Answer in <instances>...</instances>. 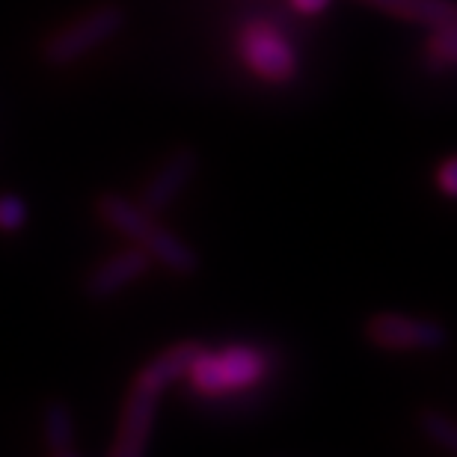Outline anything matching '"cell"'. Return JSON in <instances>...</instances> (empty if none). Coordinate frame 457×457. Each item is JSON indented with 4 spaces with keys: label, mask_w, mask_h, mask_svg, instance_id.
<instances>
[{
    "label": "cell",
    "mask_w": 457,
    "mask_h": 457,
    "mask_svg": "<svg viewBox=\"0 0 457 457\" xmlns=\"http://www.w3.org/2000/svg\"><path fill=\"white\" fill-rule=\"evenodd\" d=\"M416 428L428 443L436 445V449L457 454V419L454 416L443 413V410L425 407V410H419Z\"/></svg>",
    "instance_id": "obj_12"
},
{
    "label": "cell",
    "mask_w": 457,
    "mask_h": 457,
    "mask_svg": "<svg viewBox=\"0 0 457 457\" xmlns=\"http://www.w3.org/2000/svg\"><path fill=\"white\" fill-rule=\"evenodd\" d=\"M273 369L270 353L259 345L232 342L208 351L203 347L187 371V383L203 398H232L268 380Z\"/></svg>",
    "instance_id": "obj_2"
},
{
    "label": "cell",
    "mask_w": 457,
    "mask_h": 457,
    "mask_svg": "<svg viewBox=\"0 0 457 457\" xmlns=\"http://www.w3.org/2000/svg\"><path fill=\"white\" fill-rule=\"evenodd\" d=\"M291 9H295L297 15L303 18H315V15H324L327 9H330L333 0H288Z\"/></svg>",
    "instance_id": "obj_16"
},
{
    "label": "cell",
    "mask_w": 457,
    "mask_h": 457,
    "mask_svg": "<svg viewBox=\"0 0 457 457\" xmlns=\"http://www.w3.org/2000/svg\"><path fill=\"white\" fill-rule=\"evenodd\" d=\"M161 395L131 383L128 395L122 401V413H119L116 434L111 443L113 457H143L152 445L154 419H158Z\"/></svg>",
    "instance_id": "obj_6"
},
{
    "label": "cell",
    "mask_w": 457,
    "mask_h": 457,
    "mask_svg": "<svg viewBox=\"0 0 457 457\" xmlns=\"http://www.w3.org/2000/svg\"><path fill=\"white\" fill-rule=\"evenodd\" d=\"M362 4L428 30L457 21V0H362Z\"/></svg>",
    "instance_id": "obj_10"
},
{
    "label": "cell",
    "mask_w": 457,
    "mask_h": 457,
    "mask_svg": "<svg viewBox=\"0 0 457 457\" xmlns=\"http://www.w3.org/2000/svg\"><path fill=\"white\" fill-rule=\"evenodd\" d=\"M436 187L445 199H457V154L445 158L440 167H436Z\"/></svg>",
    "instance_id": "obj_15"
},
{
    "label": "cell",
    "mask_w": 457,
    "mask_h": 457,
    "mask_svg": "<svg viewBox=\"0 0 457 457\" xmlns=\"http://www.w3.org/2000/svg\"><path fill=\"white\" fill-rule=\"evenodd\" d=\"M365 339L389 353H434L449 345V330L431 318L378 312L365 321Z\"/></svg>",
    "instance_id": "obj_5"
},
{
    "label": "cell",
    "mask_w": 457,
    "mask_h": 457,
    "mask_svg": "<svg viewBox=\"0 0 457 457\" xmlns=\"http://www.w3.org/2000/svg\"><path fill=\"white\" fill-rule=\"evenodd\" d=\"M196 172H199V154L190 149V145H181V149L170 152L167 158L158 163V170L152 172V179L143 185L140 205L154 217L163 214L181 194H185L190 181L196 179Z\"/></svg>",
    "instance_id": "obj_8"
},
{
    "label": "cell",
    "mask_w": 457,
    "mask_h": 457,
    "mask_svg": "<svg viewBox=\"0 0 457 457\" xmlns=\"http://www.w3.org/2000/svg\"><path fill=\"white\" fill-rule=\"evenodd\" d=\"M128 21L125 9L119 4H102L89 9L87 15H80L78 21L66 24L62 30L51 33L42 45V60L51 69H66L75 66L80 57H87L89 51L98 45L111 42L113 36L122 30Z\"/></svg>",
    "instance_id": "obj_4"
},
{
    "label": "cell",
    "mask_w": 457,
    "mask_h": 457,
    "mask_svg": "<svg viewBox=\"0 0 457 457\" xmlns=\"http://www.w3.org/2000/svg\"><path fill=\"white\" fill-rule=\"evenodd\" d=\"M152 268V255L143 246H125L113 255H107L104 262H98L84 279V297L93 303H104L116 295H122L128 286H134L137 279H143Z\"/></svg>",
    "instance_id": "obj_7"
},
{
    "label": "cell",
    "mask_w": 457,
    "mask_h": 457,
    "mask_svg": "<svg viewBox=\"0 0 457 457\" xmlns=\"http://www.w3.org/2000/svg\"><path fill=\"white\" fill-rule=\"evenodd\" d=\"M27 203L18 194H0V232H21L27 226Z\"/></svg>",
    "instance_id": "obj_14"
},
{
    "label": "cell",
    "mask_w": 457,
    "mask_h": 457,
    "mask_svg": "<svg viewBox=\"0 0 457 457\" xmlns=\"http://www.w3.org/2000/svg\"><path fill=\"white\" fill-rule=\"evenodd\" d=\"M235 45H237V57L244 60V66L255 78L277 87L295 80L300 69V54L295 48V42L277 24L264 21V18H253V21H246L237 30Z\"/></svg>",
    "instance_id": "obj_3"
},
{
    "label": "cell",
    "mask_w": 457,
    "mask_h": 457,
    "mask_svg": "<svg viewBox=\"0 0 457 457\" xmlns=\"http://www.w3.org/2000/svg\"><path fill=\"white\" fill-rule=\"evenodd\" d=\"M425 54L428 62L436 69H457V21L431 27L425 42Z\"/></svg>",
    "instance_id": "obj_13"
},
{
    "label": "cell",
    "mask_w": 457,
    "mask_h": 457,
    "mask_svg": "<svg viewBox=\"0 0 457 457\" xmlns=\"http://www.w3.org/2000/svg\"><path fill=\"white\" fill-rule=\"evenodd\" d=\"M199 351H203V345L190 342V339L163 347L161 353H154L152 360L134 374L131 383H137V386L154 392V395H163V392H167L176 380H185L187 378L190 365H194Z\"/></svg>",
    "instance_id": "obj_9"
},
{
    "label": "cell",
    "mask_w": 457,
    "mask_h": 457,
    "mask_svg": "<svg viewBox=\"0 0 457 457\" xmlns=\"http://www.w3.org/2000/svg\"><path fill=\"white\" fill-rule=\"evenodd\" d=\"M96 212L113 232L143 246L152 255V262H158L161 268H167L176 277H194L199 270V255L194 246L172 228L161 226L140 203H131L122 194H102L96 199Z\"/></svg>",
    "instance_id": "obj_1"
},
{
    "label": "cell",
    "mask_w": 457,
    "mask_h": 457,
    "mask_svg": "<svg viewBox=\"0 0 457 457\" xmlns=\"http://www.w3.org/2000/svg\"><path fill=\"white\" fill-rule=\"evenodd\" d=\"M42 443L51 457H75L78 454V428L75 413L62 401H51L42 413Z\"/></svg>",
    "instance_id": "obj_11"
}]
</instances>
